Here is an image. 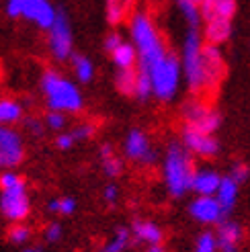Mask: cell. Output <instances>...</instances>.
I'll list each match as a JSON object with an SVG mask.
<instances>
[{"label":"cell","mask_w":250,"mask_h":252,"mask_svg":"<svg viewBox=\"0 0 250 252\" xmlns=\"http://www.w3.org/2000/svg\"><path fill=\"white\" fill-rule=\"evenodd\" d=\"M123 154L127 160L135 162V164H146V166L154 164L158 160V154L152 142H150L148 133L140 127H131L127 131V135L123 140Z\"/></svg>","instance_id":"obj_10"},{"label":"cell","mask_w":250,"mask_h":252,"mask_svg":"<svg viewBox=\"0 0 250 252\" xmlns=\"http://www.w3.org/2000/svg\"><path fill=\"white\" fill-rule=\"evenodd\" d=\"M181 144L193 156H199V158H214L219 154V140L214 133L199 131L193 127H187V125H183L181 129Z\"/></svg>","instance_id":"obj_11"},{"label":"cell","mask_w":250,"mask_h":252,"mask_svg":"<svg viewBox=\"0 0 250 252\" xmlns=\"http://www.w3.org/2000/svg\"><path fill=\"white\" fill-rule=\"evenodd\" d=\"M146 252H164V248H162L160 244H154V246H150Z\"/></svg>","instance_id":"obj_38"},{"label":"cell","mask_w":250,"mask_h":252,"mask_svg":"<svg viewBox=\"0 0 250 252\" xmlns=\"http://www.w3.org/2000/svg\"><path fill=\"white\" fill-rule=\"evenodd\" d=\"M47 211L49 213H56V216H72L76 211V199L74 197H56V199H49L47 203Z\"/></svg>","instance_id":"obj_27"},{"label":"cell","mask_w":250,"mask_h":252,"mask_svg":"<svg viewBox=\"0 0 250 252\" xmlns=\"http://www.w3.org/2000/svg\"><path fill=\"white\" fill-rule=\"evenodd\" d=\"M137 0H105V17L111 27H119L135 12Z\"/></svg>","instance_id":"obj_16"},{"label":"cell","mask_w":250,"mask_h":252,"mask_svg":"<svg viewBox=\"0 0 250 252\" xmlns=\"http://www.w3.org/2000/svg\"><path fill=\"white\" fill-rule=\"evenodd\" d=\"M47 47L49 54L56 62H68L74 56V33H72V25L66 15V10L58 8L56 21L52 25V29L47 31Z\"/></svg>","instance_id":"obj_9"},{"label":"cell","mask_w":250,"mask_h":252,"mask_svg":"<svg viewBox=\"0 0 250 252\" xmlns=\"http://www.w3.org/2000/svg\"><path fill=\"white\" fill-rule=\"evenodd\" d=\"M98 158H101V166L103 172L109 179H117L123 172V160L117 156V152L113 150L111 144H103L101 150H98Z\"/></svg>","instance_id":"obj_20"},{"label":"cell","mask_w":250,"mask_h":252,"mask_svg":"<svg viewBox=\"0 0 250 252\" xmlns=\"http://www.w3.org/2000/svg\"><path fill=\"white\" fill-rule=\"evenodd\" d=\"M70 131H72L74 137H76V142H86V140H91V137L94 135V125L93 123H80Z\"/></svg>","instance_id":"obj_33"},{"label":"cell","mask_w":250,"mask_h":252,"mask_svg":"<svg viewBox=\"0 0 250 252\" xmlns=\"http://www.w3.org/2000/svg\"><path fill=\"white\" fill-rule=\"evenodd\" d=\"M103 199H105V203L115 205L117 201H119V187H117L115 183L105 185V189H103Z\"/></svg>","instance_id":"obj_36"},{"label":"cell","mask_w":250,"mask_h":252,"mask_svg":"<svg viewBox=\"0 0 250 252\" xmlns=\"http://www.w3.org/2000/svg\"><path fill=\"white\" fill-rule=\"evenodd\" d=\"M25 117V109L17 98H0V125H15Z\"/></svg>","instance_id":"obj_21"},{"label":"cell","mask_w":250,"mask_h":252,"mask_svg":"<svg viewBox=\"0 0 250 252\" xmlns=\"http://www.w3.org/2000/svg\"><path fill=\"white\" fill-rule=\"evenodd\" d=\"M181 119L187 127L205 133H216L221 127V113L201 96H191L189 100H185L181 107Z\"/></svg>","instance_id":"obj_7"},{"label":"cell","mask_w":250,"mask_h":252,"mask_svg":"<svg viewBox=\"0 0 250 252\" xmlns=\"http://www.w3.org/2000/svg\"><path fill=\"white\" fill-rule=\"evenodd\" d=\"M199 12H201V33L205 43L221 47L232 39L238 0H203L199 4Z\"/></svg>","instance_id":"obj_3"},{"label":"cell","mask_w":250,"mask_h":252,"mask_svg":"<svg viewBox=\"0 0 250 252\" xmlns=\"http://www.w3.org/2000/svg\"><path fill=\"white\" fill-rule=\"evenodd\" d=\"M123 41H125V39H123V35H121L119 31H111V33H107V35H105L103 49H105L107 54H111V52H113V49H117Z\"/></svg>","instance_id":"obj_34"},{"label":"cell","mask_w":250,"mask_h":252,"mask_svg":"<svg viewBox=\"0 0 250 252\" xmlns=\"http://www.w3.org/2000/svg\"><path fill=\"white\" fill-rule=\"evenodd\" d=\"M25 127H27L33 135H43V129H45V123H41L39 119L35 117H29L27 121H25Z\"/></svg>","instance_id":"obj_37"},{"label":"cell","mask_w":250,"mask_h":252,"mask_svg":"<svg viewBox=\"0 0 250 252\" xmlns=\"http://www.w3.org/2000/svg\"><path fill=\"white\" fill-rule=\"evenodd\" d=\"M31 234H33V232H31L29 225H25V223L21 221V223H12V225H10L6 238H8L10 244L23 246V244H27V242L31 240Z\"/></svg>","instance_id":"obj_28"},{"label":"cell","mask_w":250,"mask_h":252,"mask_svg":"<svg viewBox=\"0 0 250 252\" xmlns=\"http://www.w3.org/2000/svg\"><path fill=\"white\" fill-rule=\"evenodd\" d=\"M76 137L72 135V131H60L56 135V148L62 150V152H68V150H72L74 146H76Z\"/></svg>","instance_id":"obj_32"},{"label":"cell","mask_w":250,"mask_h":252,"mask_svg":"<svg viewBox=\"0 0 250 252\" xmlns=\"http://www.w3.org/2000/svg\"><path fill=\"white\" fill-rule=\"evenodd\" d=\"M221 183V174L214 168H199L193 174L191 191L195 195H216L218 187Z\"/></svg>","instance_id":"obj_15"},{"label":"cell","mask_w":250,"mask_h":252,"mask_svg":"<svg viewBox=\"0 0 250 252\" xmlns=\"http://www.w3.org/2000/svg\"><path fill=\"white\" fill-rule=\"evenodd\" d=\"M62 234H64V230H62V225L58 223V221H54V223H49L47 228H45V232H43V238L47 242H60L62 240Z\"/></svg>","instance_id":"obj_35"},{"label":"cell","mask_w":250,"mask_h":252,"mask_svg":"<svg viewBox=\"0 0 250 252\" xmlns=\"http://www.w3.org/2000/svg\"><path fill=\"white\" fill-rule=\"evenodd\" d=\"M56 15H58V8L49 2V0H45V2H41L39 6L31 12L29 21L35 23L39 29L49 31V29H52V25H54V21H56Z\"/></svg>","instance_id":"obj_23"},{"label":"cell","mask_w":250,"mask_h":252,"mask_svg":"<svg viewBox=\"0 0 250 252\" xmlns=\"http://www.w3.org/2000/svg\"><path fill=\"white\" fill-rule=\"evenodd\" d=\"M21 252H41V250L39 248H23Z\"/></svg>","instance_id":"obj_39"},{"label":"cell","mask_w":250,"mask_h":252,"mask_svg":"<svg viewBox=\"0 0 250 252\" xmlns=\"http://www.w3.org/2000/svg\"><path fill=\"white\" fill-rule=\"evenodd\" d=\"M146 74L150 76V80H152V93H154L156 100H160V103H172V100L177 98V94L181 91V84L185 80L181 56L170 52L156 68H152Z\"/></svg>","instance_id":"obj_6"},{"label":"cell","mask_w":250,"mask_h":252,"mask_svg":"<svg viewBox=\"0 0 250 252\" xmlns=\"http://www.w3.org/2000/svg\"><path fill=\"white\" fill-rule=\"evenodd\" d=\"M41 2H45V0H8V2H6V15L10 19L23 17V19L29 21L31 12L39 6Z\"/></svg>","instance_id":"obj_25"},{"label":"cell","mask_w":250,"mask_h":252,"mask_svg":"<svg viewBox=\"0 0 250 252\" xmlns=\"http://www.w3.org/2000/svg\"><path fill=\"white\" fill-rule=\"evenodd\" d=\"M189 216L195 221L205 225H218L219 221L228 218L226 211L221 209L219 201L216 199V195H197L189 203Z\"/></svg>","instance_id":"obj_12"},{"label":"cell","mask_w":250,"mask_h":252,"mask_svg":"<svg viewBox=\"0 0 250 252\" xmlns=\"http://www.w3.org/2000/svg\"><path fill=\"white\" fill-rule=\"evenodd\" d=\"M41 93L45 96L47 111H60L66 115H76L84 109V96L80 88L70 78L62 76L56 70H45L41 74Z\"/></svg>","instance_id":"obj_4"},{"label":"cell","mask_w":250,"mask_h":252,"mask_svg":"<svg viewBox=\"0 0 250 252\" xmlns=\"http://www.w3.org/2000/svg\"><path fill=\"white\" fill-rule=\"evenodd\" d=\"M0 170H6V164H4V158L0 156Z\"/></svg>","instance_id":"obj_40"},{"label":"cell","mask_w":250,"mask_h":252,"mask_svg":"<svg viewBox=\"0 0 250 252\" xmlns=\"http://www.w3.org/2000/svg\"><path fill=\"white\" fill-rule=\"evenodd\" d=\"M193 2H197V4H201V2H203V0H193Z\"/></svg>","instance_id":"obj_41"},{"label":"cell","mask_w":250,"mask_h":252,"mask_svg":"<svg viewBox=\"0 0 250 252\" xmlns=\"http://www.w3.org/2000/svg\"><path fill=\"white\" fill-rule=\"evenodd\" d=\"M129 240H131V230L119 228L113 234V238H111V240L103 246L101 252H125V250H127V246H129Z\"/></svg>","instance_id":"obj_26"},{"label":"cell","mask_w":250,"mask_h":252,"mask_svg":"<svg viewBox=\"0 0 250 252\" xmlns=\"http://www.w3.org/2000/svg\"><path fill=\"white\" fill-rule=\"evenodd\" d=\"M183 78L191 96H201L216 93L221 80L226 78L228 64L219 45L205 43L201 29H187L181 47Z\"/></svg>","instance_id":"obj_1"},{"label":"cell","mask_w":250,"mask_h":252,"mask_svg":"<svg viewBox=\"0 0 250 252\" xmlns=\"http://www.w3.org/2000/svg\"><path fill=\"white\" fill-rule=\"evenodd\" d=\"M193 252H218L216 232H201V234H199Z\"/></svg>","instance_id":"obj_30"},{"label":"cell","mask_w":250,"mask_h":252,"mask_svg":"<svg viewBox=\"0 0 250 252\" xmlns=\"http://www.w3.org/2000/svg\"><path fill=\"white\" fill-rule=\"evenodd\" d=\"M129 41L137 49V68L144 72L156 68L172 52L158 31L154 19L142 10H135L129 17Z\"/></svg>","instance_id":"obj_2"},{"label":"cell","mask_w":250,"mask_h":252,"mask_svg":"<svg viewBox=\"0 0 250 252\" xmlns=\"http://www.w3.org/2000/svg\"><path fill=\"white\" fill-rule=\"evenodd\" d=\"M109 56H111V62H113L115 70H131V68H137V49L127 39H125L117 49H113Z\"/></svg>","instance_id":"obj_19"},{"label":"cell","mask_w":250,"mask_h":252,"mask_svg":"<svg viewBox=\"0 0 250 252\" xmlns=\"http://www.w3.org/2000/svg\"><path fill=\"white\" fill-rule=\"evenodd\" d=\"M115 88L123 96H135V84H137V68L131 70H115Z\"/></svg>","instance_id":"obj_24"},{"label":"cell","mask_w":250,"mask_h":252,"mask_svg":"<svg viewBox=\"0 0 250 252\" xmlns=\"http://www.w3.org/2000/svg\"><path fill=\"white\" fill-rule=\"evenodd\" d=\"M238 193H240V185L236 183L230 174L221 176V183L216 191V199L219 201L221 209L226 211V216H230L236 207V203H238Z\"/></svg>","instance_id":"obj_18"},{"label":"cell","mask_w":250,"mask_h":252,"mask_svg":"<svg viewBox=\"0 0 250 252\" xmlns=\"http://www.w3.org/2000/svg\"><path fill=\"white\" fill-rule=\"evenodd\" d=\"M72 68H74V76L80 84H91L94 80V64L89 56L82 54H74L72 56Z\"/></svg>","instance_id":"obj_22"},{"label":"cell","mask_w":250,"mask_h":252,"mask_svg":"<svg viewBox=\"0 0 250 252\" xmlns=\"http://www.w3.org/2000/svg\"><path fill=\"white\" fill-rule=\"evenodd\" d=\"M0 156L4 158L6 170H12L15 166H19L25 158L23 137L10 125H0Z\"/></svg>","instance_id":"obj_13"},{"label":"cell","mask_w":250,"mask_h":252,"mask_svg":"<svg viewBox=\"0 0 250 252\" xmlns=\"http://www.w3.org/2000/svg\"><path fill=\"white\" fill-rule=\"evenodd\" d=\"M230 176L238 185H242L250 179V166L244 164V162H236V164H232V168H230Z\"/></svg>","instance_id":"obj_31"},{"label":"cell","mask_w":250,"mask_h":252,"mask_svg":"<svg viewBox=\"0 0 250 252\" xmlns=\"http://www.w3.org/2000/svg\"><path fill=\"white\" fill-rule=\"evenodd\" d=\"M0 213L10 223H21L31 213V199L27 193V183L21 179L19 183L0 189Z\"/></svg>","instance_id":"obj_8"},{"label":"cell","mask_w":250,"mask_h":252,"mask_svg":"<svg viewBox=\"0 0 250 252\" xmlns=\"http://www.w3.org/2000/svg\"><path fill=\"white\" fill-rule=\"evenodd\" d=\"M43 123H45V127L47 129H52V131H64L66 129V125H68V115L66 113H60V111H47L45 113V117H43Z\"/></svg>","instance_id":"obj_29"},{"label":"cell","mask_w":250,"mask_h":252,"mask_svg":"<svg viewBox=\"0 0 250 252\" xmlns=\"http://www.w3.org/2000/svg\"><path fill=\"white\" fill-rule=\"evenodd\" d=\"M216 242H218V252H240V242H242L240 223L232 220L219 221L216 230Z\"/></svg>","instance_id":"obj_14"},{"label":"cell","mask_w":250,"mask_h":252,"mask_svg":"<svg viewBox=\"0 0 250 252\" xmlns=\"http://www.w3.org/2000/svg\"><path fill=\"white\" fill-rule=\"evenodd\" d=\"M193 154L181 142H170L162 160V176L170 197L179 199L187 191H191V181L195 174Z\"/></svg>","instance_id":"obj_5"},{"label":"cell","mask_w":250,"mask_h":252,"mask_svg":"<svg viewBox=\"0 0 250 252\" xmlns=\"http://www.w3.org/2000/svg\"><path fill=\"white\" fill-rule=\"evenodd\" d=\"M129 230H131V238H135L137 242H146L150 246L160 244L162 238H164V232H162L160 225L150 220H135Z\"/></svg>","instance_id":"obj_17"}]
</instances>
